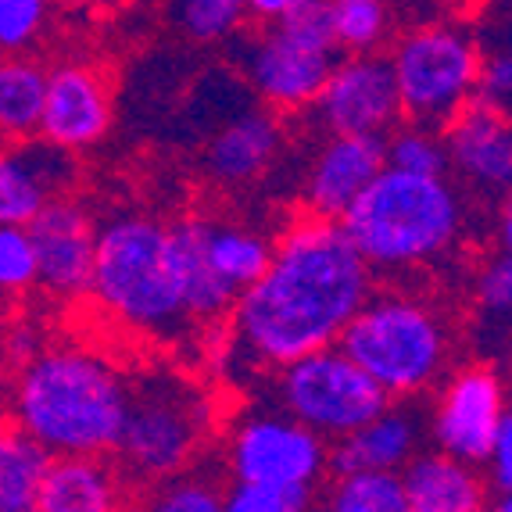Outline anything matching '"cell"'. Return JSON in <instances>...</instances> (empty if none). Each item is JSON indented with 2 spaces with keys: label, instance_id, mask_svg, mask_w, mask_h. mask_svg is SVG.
Instances as JSON below:
<instances>
[{
  "label": "cell",
  "instance_id": "277c9868",
  "mask_svg": "<svg viewBox=\"0 0 512 512\" xmlns=\"http://www.w3.org/2000/svg\"><path fill=\"white\" fill-rule=\"evenodd\" d=\"M104 316L140 337H180L190 326L172 226L151 215H115L97 226L90 294Z\"/></svg>",
  "mask_w": 512,
  "mask_h": 512
},
{
  "label": "cell",
  "instance_id": "2e32d148",
  "mask_svg": "<svg viewBox=\"0 0 512 512\" xmlns=\"http://www.w3.org/2000/svg\"><path fill=\"white\" fill-rule=\"evenodd\" d=\"M76 158L43 137L0 147V226H29L43 205L65 197Z\"/></svg>",
  "mask_w": 512,
  "mask_h": 512
},
{
  "label": "cell",
  "instance_id": "cb8c5ba5",
  "mask_svg": "<svg viewBox=\"0 0 512 512\" xmlns=\"http://www.w3.org/2000/svg\"><path fill=\"white\" fill-rule=\"evenodd\" d=\"M43 86H47L43 65L29 58H0V140L4 144L36 137Z\"/></svg>",
  "mask_w": 512,
  "mask_h": 512
},
{
  "label": "cell",
  "instance_id": "ac0fdd59",
  "mask_svg": "<svg viewBox=\"0 0 512 512\" xmlns=\"http://www.w3.org/2000/svg\"><path fill=\"white\" fill-rule=\"evenodd\" d=\"M419 441H423V419H419V412L402 409V405H387L369 423H362L355 434L333 441L326 470L337 473V477L359 470L402 473L412 455L419 452Z\"/></svg>",
  "mask_w": 512,
  "mask_h": 512
},
{
  "label": "cell",
  "instance_id": "1f68e13d",
  "mask_svg": "<svg viewBox=\"0 0 512 512\" xmlns=\"http://www.w3.org/2000/svg\"><path fill=\"white\" fill-rule=\"evenodd\" d=\"M308 487H258L230 484L222 491V512H308L312 509Z\"/></svg>",
  "mask_w": 512,
  "mask_h": 512
},
{
  "label": "cell",
  "instance_id": "4fadbf2b",
  "mask_svg": "<svg viewBox=\"0 0 512 512\" xmlns=\"http://www.w3.org/2000/svg\"><path fill=\"white\" fill-rule=\"evenodd\" d=\"M36 255V287L58 301H79L90 294L94 276L97 222L79 201L54 197L26 226Z\"/></svg>",
  "mask_w": 512,
  "mask_h": 512
},
{
  "label": "cell",
  "instance_id": "5bb4252c",
  "mask_svg": "<svg viewBox=\"0 0 512 512\" xmlns=\"http://www.w3.org/2000/svg\"><path fill=\"white\" fill-rule=\"evenodd\" d=\"M111 119H115L111 83L101 69L86 65V61H65L47 72L36 137L76 154L101 144Z\"/></svg>",
  "mask_w": 512,
  "mask_h": 512
},
{
  "label": "cell",
  "instance_id": "8fae6325",
  "mask_svg": "<svg viewBox=\"0 0 512 512\" xmlns=\"http://www.w3.org/2000/svg\"><path fill=\"white\" fill-rule=\"evenodd\" d=\"M505 419H509V398H505L502 373L477 362V366L455 369L441 384L430 412V437L437 452L470 466H484Z\"/></svg>",
  "mask_w": 512,
  "mask_h": 512
},
{
  "label": "cell",
  "instance_id": "f546056e",
  "mask_svg": "<svg viewBox=\"0 0 512 512\" xmlns=\"http://www.w3.org/2000/svg\"><path fill=\"white\" fill-rule=\"evenodd\" d=\"M140 512H222V491L205 473H176L147 498Z\"/></svg>",
  "mask_w": 512,
  "mask_h": 512
},
{
  "label": "cell",
  "instance_id": "ab89813d",
  "mask_svg": "<svg viewBox=\"0 0 512 512\" xmlns=\"http://www.w3.org/2000/svg\"><path fill=\"white\" fill-rule=\"evenodd\" d=\"M487 0H437L441 11H452V15H473L477 8H484Z\"/></svg>",
  "mask_w": 512,
  "mask_h": 512
},
{
  "label": "cell",
  "instance_id": "3957f363",
  "mask_svg": "<svg viewBox=\"0 0 512 512\" xmlns=\"http://www.w3.org/2000/svg\"><path fill=\"white\" fill-rule=\"evenodd\" d=\"M337 222L369 273H409L459 244L466 205L448 176H412L384 165Z\"/></svg>",
  "mask_w": 512,
  "mask_h": 512
},
{
  "label": "cell",
  "instance_id": "7bdbcfd3",
  "mask_svg": "<svg viewBox=\"0 0 512 512\" xmlns=\"http://www.w3.org/2000/svg\"><path fill=\"white\" fill-rule=\"evenodd\" d=\"M308 512H330V509H326V505H312Z\"/></svg>",
  "mask_w": 512,
  "mask_h": 512
},
{
  "label": "cell",
  "instance_id": "8d00e7d4",
  "mask_svg": "<svg viewBox=\"0 0 512 512\" xmlns=\"http://www.w3.org/2000/svg\"><path fill=\"white\" fill-rule=\"evenodd\" d=\"M391 8L394 18H405L409 26H419V22H430V18H441V8L437 0H384Z\"/></svg>",
  "mask_w": 512,
  "mask_h": 512
},
{
  "label": "cell",
  "instance_id": "44dd1931",
  "mask_svg": "<svg viewBox=\"0 0 512 512\" xmlns=\"http://www.w3.org/2000/svg\"><path fill=\"white\" fill-rule=\"evenodd\" d=\"M409 512H477L487 502L480 466L444 452H416L402 470Z\"/></svg>",
  "mask_w": 512,
  "mask_h": 512
},
{
  "label": "cell",
  "instance_id": "4316f807",
  "mask_svg": "<svg viewBox=\"0 0 512 512\" xmlns=\"http://www.w3.org/2000/svg\"><path fill=\"white\" fill-rule=\"evenodd\" d=\"M330 512H409L402 473L359 470L337 477L330 487Z\"/></svg>",
  "mask_w": 512,
  "mask_h": 512
},
{
  "label": "cell",
  "instance_id": "836d02e7",
  "mask_svg": "<svg viewBox=\"0 0 512 512\" xmlns=\"http://www.w3.org/2000/svg\"><path fill=\"white\" fill-rule=\"evenodd\" d=\"M473 104H477V108L495 111V115H509V104H512V58H509V51L480 54Z\"/></svg>",
  "mask_w": 512,
  "mask_h": 512
},
{
  "label": "cell",
  "instance_id": "9a60e30c",
  "mask_svg": "<svg viewBox=\"0 0 512 512\" xmlns=\"http://www.w3.org/2000/svg\"><path fill=\"white\" fill-rule=\"evenodd\" d=\"M441 137L448 172H455V180L487 201H505L512 183L509 115H495V111L470 104L441 129Z\"/></svg>",
  "mask_w": 512,
  "mask_h": 512
},
{
  "label": "cell",
  "instance_id": "ffe728a7",
  "mask_svg": "<svg viewBox=\"0 0 512 512\" xmlns=\"http://www.w3.org/2000/svg\"><path fill=\"white\" fill-rule=\"evenodd\" d=\"M40 512H122V480L101 455H51L36 491Z\"/></svg>",
  "mask_w": 512,
  "mask_h": 512
},
{
  "label": "cell",
  "instance_id": "8992f818",
  "mask_svg": "<svg viewBox=\"0 0 512 512\" xmlns=\"http://www.w3.org/2000/svg\"><path fill=\"white\" fill-rule=\"evenodd\" d=\"M480 43L452 18H430L409 26L391 43V65L402 119L444 129L473 104L480 69Z\"/></svg>",
  "mask_w": 512,
  "mask_h": 512
},
{
  "label": "cell",
  "instance_id": "7a4b0ae2",
  "mask_svg": "<svg viewBox=\"0 0 512 512\" xmlns=\"http://www.w3.org/2000/svg\"><path fill=\"white\" fill-rule=\"evenodd\" d=\"M129 380L90 348H40L18 366L15 423L51 455H108L122 434Z\"/></svg>",
  "mask_w": 512,
  "mask_h": 512
},
{
  "label": "cell",
  "instance_id": "f1b7e54d",
  "mask_svg": "<svg viewBox=\"0 0 512 512\" xmlns=\"http://www.w3.org/2000/svg\"><path fill=\"white\" fill-rule=\"evenodd\" d=\"M169 15L190 40L219 43L240 36L248 8H244V0H172Z\"/></svg>",
  "mask_w": 512,
  "mask_h": 512
},
{
  "label": "cell",
  "instance_id": "484cf974",
  "mask_svg": "<svg viewBox=\"0 0 512 512\" xmlns=\"http://www.w3.org/2000/svg\"><path fill=\"white\" fill-rule=\"evenodd\" d=\"M337 54H380L394 40L398 18L384 0H326Z\"/></svg>",
  "mask_w": 512,
  "mask_h": 512
},
{
  "label": "cell",
  "instance_id": "7402d4cb",
  "mask_svg": "<svg viewBox=\"0 0 512 512\" xmlns=\"http://www.w3.org/2000/svg\"><path fill=\"white\" fill-rule=\"evenodd\" d=\"M197 230V248L201 258L215 273V280L226 283L240 298V291H248L251 283L265 273L273 244L258 230L237 226V222H212V219H194Z\"/></svg>",
  "mask_w": 512,
  "mask_h": 512
},
{
  "label": "cell",
  "instance_id": "d590c367",
  "mask_svg": "<svg viewBox=\"0 0 512 512\" xmlns=\"http://www.w3.org/2000/svg\"><path fill=\"white\" fill-rule=\"evenodd\" d=\"M484 470H487V480L484 484L495 491L498 498H509V487H512V416L502 423L498 430L495 444H491V452L484 459Z\"/></svg>",
  "mask_w": 512,
  "mask_h": 512
},
{
  "label": "cell",
  "instance_id": "52a82bcc",
  "mask_svg": "<svg viewBox=\"0 0 512 512\" xmlns=\"http://www.w3.org/2000/svg\"><path fill=\"white\" fill-rule=\"evenodd\" d=\"M251 90L276 111L308 108L337 65L326 0H298L280 22L237 43Z\"/></svg>",
  "mask_w": 512,
  "mask_h": 512
},
{
  "label": "cell",
  "instance_id": "74e56055",
  "mask_svg": "<svg viewBox=\"0 0 512 512\" xmlns=\"http://www.w3.org/2000/svg\"><path fill=\"white\" fill-rule=\"evenodd\" d=\"M4 351H11V359L22 366V362H29L36 351H40V333H36L33 326H15V330H8Z\"/></svg>",
  "mask_w": 512,
  "mask_h": 512
},
{
  "label": "cell",
  "instance_id": "9c48e42d",
  "mask_svg": "<svg viewBox=\"0 0 512 512\" xmlns=\"http://www.w3.org/2000/svg\"><path fill=\"white\" fill-rule=\"evenodd\" d=\"M276 405L323 441H341L384 412L391 398L333 344L280 366Z\"/></svg>",
  "mask_w": 512,
  "mask_h": 512
},
{
  "label": "cell",
  "instance_id": "4dcf8cb0",
  "mask_svg": "<svg viewBox=\"0 0 512 512\" xmlns=\"http://www.w3.org/2000/svg\"><path fill=\"white\" fill-rule=\"evenodd\" d=\"M36 287V255L26 226H0V298H22Z\"/></svg>",
  "mask_w": 512,
  "mask_h": 512
},
{
  "label": "cell",
  "instance_id": "5b68a950",
  "mask_svg": "<svg viewBox=\"0 0 512 512\" xmlns=\"http://www.w3.org/2000/svg\"><path fill=\"white\" fill-rule=\"evenodd\" d=\"M337 348L387 398H412L441 384L452 362V330L430 301L405 291L369 294Z\"/></svg>",
  "mask_w": 512,
  "mask_h": 512
},
{
  "label": "cell",
  "instance_id": "6da1fadb",
  "mask_svg": "<svg viewBox=\"0 0 512 512\" xmlns=\"http://www.w3.org/2000/svg\"><path fill=\"white\" fill-rule=\"evenodd\" d=\"M373 294V273L344 237L341 222H291L273 244L265 273L233 301V351L251 366H287L333 348Z\"/></svg>",
  "mask_w": 512,
  "mask_h": 512
},
{
  "label": "cell",
  "instance_id": "60d3db41",
  "mask_svg": "<svg viewBox=\"0 0 512 512\" xmlns=\"http://www.w3.org/2000/svg\"><path fill=\"white\" fill-rule=\"evenodd\" d=\"M58 4H65V8H97V4H108V0H58Z\"/></svg>",
  "mask_w": 512,
  "mask_h": 512
},
{
  "label": "cell",
  "instance_id": "d6986e66",
  "mask_svg": "<svg viewBox=\"0 0 512 512\" xmlns=\"http://www.w3.org/2000/svg\"><path fill=\"white\" fill-rule=\"evenodd\" d=\"M283 147L280 119L265 108H248L219 126L205 151V169L219 187H244L269 172Z\"/></svg>",
  "mask_w": 512,
  "mask_h": 512
},
{
  "label": "cell",
  "instance_id": "b9f144b4",
  "mask_svg": "<svg viewBox=\"0 0 512 512\" xmlns=\"http://www.w3.org/2000/svg\"><path fill=\"white\" fill-rule=\"evenodd\" d=\"M477 512H512V509H509V498H498V502H484Z\"/></svg>",
  "mask_w": 512,
  "mask_h": 512
},
{
  "label": "cell",
  "instance_id": "d4e9b609",
  "mask_svg": "<svg viewBox=\"0 0 512 512\" xmlns=\"http://www.w3.org/2000/svg\"><path fill=\"white\" fill-rule=\"evenodd\" d=\"M172 240H176V255H180V276H183V308H187L190 323H215L233 308L237 294L226 283L215 280V273L201 258L197 248V230L194 219H183L172 226Z\"/></svg>",
  "mask_w": 512,
  "mask_h": 512
},
{
  "label": "cell",
  "instance_id": "f35d334b",
  "mask_svg": "<svg viewBox=\"0 0 512 512\" xmlns=\"http://www.w3.org/2000/svg\"><path fill=\"white\" fill-rule=\"evenodd\" d=\"M298 0H244V8H248V18L269 26V22H280L287 11L294 8Z\"/></svg>",
  "mask_w": 512,
  "mask_h": 512
},
{
  "label": "cell",
  "instance_id": "7c38bea8",
  "mask_svg": "<svg viewBox=\"0 0 512 512\" xmlns=\"http://www.w3.org/2000/svg\"><path fill=\"white\" fill-rule=\"evenodd\" d=\"M312 104L330 133H348V137H387L402 122V104L387 54L337 58Z\"/></svg>",
  "mask_w": 512,
  "mask_h": 512
},
{
  "label": "cell",
  "instance_id": "83f0119b",
  "mask_svg": "<svg viewBox=\"0 0 512 512\" xmlns=\"http://www.w3.org/2000/svg\"><path fill=\"white\" fill-rule=\"evenodd\" d=\"M387 169L412 172V176H448V154H444L441 129L398 122L384 137Z\"/></svg>",
  "mask_w": 512,
  "mask_h": 512
},
{
  "label": "cell",
  "instance_id": "e575fe53",
  "mask_svg": "<svg viewBox=\"0 0 512 512\" xmlns=\"http://www.w3.org/2000/svg\"><path fill=\"white\" fill-rule=\"evenodd\" d=\"M477 301L487 319L505 323L512 312V258L509 251H498L477 276Z\"/></svg>",
  "mask_w": 512,
  "mask_h": 512
},
{
  "label": "cell",
  "instance_id": "603a6c76",
  "mask_svg": "<svg viewBox=\"0 0 512 512\" xmlns=\"http://www.w3.org/2000/svg\"><path fill=\"white\" fill-rule=\"evenodd\" d=\"M47 462L51 452L43 444H36L15 419H0V512H40L36 491Z\"/></svg>",
  "mask_w": 512,
  "mask_h": 512
},
{
  "label": "cell",
  "instance_id": "d6a6232c",
  "mask_svg": "<svg viewBox=\"0 0 512 512\" xmlns=\"http://www.w3.org/2000/svg\"><path fill=\"white\" fill-rule=\"evenodd\" d=\"M51 0H0V51L18 54L47 29Z\"/></svg>",
  "mask_w": 512,
  "mask_h": 512
},
{
  "label": "cell",
  "instance_id": "ba28073f",
  "mask_svg": "<svg viewBox=\"0 0 512 512\" xmlns=\"http://www.w3.org/2000/svg\"><path fill=\"white\" fill-rule=\"evenodd\" d=\"M212 423L208 398L183 376L151 373L129 384V405L115 452L140 480H169L187 470Z\"/></svg>",
  "mask_w": 512,
  "mask_h": 512
},
{
  "label": "cell",
  "instance_id": "30bf717a",
  "mask_svg": "<svg viewBox=\"0 0 512 512\" xmlns=\"http://www.w3.org/2000/svg\"><path fill=\"white\" fill-rule=\"evenodd\" d=\"M326 459L330 448L323 437L283 412H248L233 423L226 437V470L233 484L316 491L326 473Z\"/></svg>",
  "mask_w": 512,
  "mask_h": 512
},
{
  "label": "cell",
  "instance_id": "e0dca14e",
  "mask_svg": "<svg viewBox=\"0 0 512 512\" xmlns=\"http://www.w3.org/2000/svg\"><path fill=\"white\" fill-rule=\"evenodd\" d=\"M384 165V137L330 133L305 172L308 215L337 222Z\"/></svg>",
  "mask_w": 512,
  "mask_h": 512
}]
</instances>
